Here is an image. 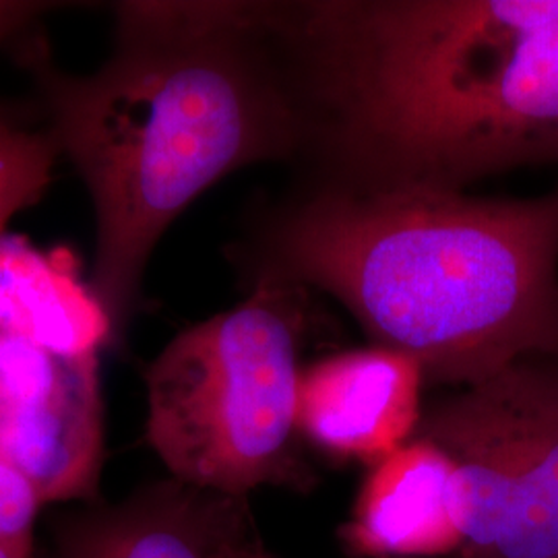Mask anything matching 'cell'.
Here are the masks:
<instances>
[{"label": "cell", "mask_w": 558, "mask_h": 558, "mask_svg": "<svg viewBox=\"0 0 558 558\" xmlns=\"http://www.w3.org/2000/svg\"><path fill=\"white\" fill-rule=\"evenodd\" d=\"M228 558H276L263 544L259 532H257V525H255V519H251L242 530H240L239 536L232 544V550H230V557Z\"/></svg>", "instance_id": "15"}, {"label": "cell", "mask_w": 558, "mask_h": 558, "mask_svg": "<svg viewBox=\"0 0 558 558\" xmlns=\"http://www.w3.org/2000/svg\"><path fill=\"white\" fill-rule=\"evenodd\" d=\"M271 2L112 4V46L94 73L57 66L44 32L13 50L36 83L46 133L94 207L89 290L110 348L141 306L158 242L216 182L288 158L302 140L269 32Z\"/></svg>", "instance_id": "1"}, {"label": "cell", "mask_w": 558, "mask_h": 558, "mask_svg": "<svg viewBox=\"0 0 558 558\" xmlns=\"http://www.w3.org/2000/svg\"><path fill=\"white\" fill-rule=\"evenodd\" d=\"M251 519L244 497L161 480L81 519L66 534L64 558H228Z\"/></svg>", "instance_id": "9"}, {"label": "cell", "mask_w": 558, "mask_h": 558, "mask_svg": "<svg viewBox=\"0 0 558 558\" xmlns=\"http://www.w3.org/2000/svg\"><path fill=\"white\" fill-rule=\"evenodd\" d=\"M0 331L62 352L110 348V327L66 248L41 253L17 234L0 239Z\"/></svg>", "instance_id": "10"}, {"label": "cell", "mask_w": 558, "mask_h": 558, "mask_svg": "<svg viewBox=\"0 0 558 558\" xmlns=\"http://www.w3.org/2000/svg\"><path fill=\"white\" fill-rule=\"evenodd\" d=\"M456 465V558L558 557V359H525L424 408Z\"/></svg>", "instance_id": "5"}, {"label": "cell", "mask_w": 558, "mask_h": 558, "mask_svg": "<svg viewBox=\"0 0 558 558\" xmlns=\"http://www.w3.org/2000/svg\"><path fill=\"white\" fill-rule=\"evenodd\" d=\"M260 271L327 292L435 383L558 359V189L482 199L331 184L269 226Z\"/></svg>", "instance_id": "3"}, {"label": "cell", "mask_w": 558, "mask_h": 558, "mask_svg": "<svg viewBox=\"0 0 558 558\" xmlns=\"http://www.w3.org/2000/svg\"><path fill=\"white\" fill-rule=\"evenodd\" d=\"M302 286L253 274L248 296L170 339L145 373V439L186 486L311 493L299 426Z\"/></svg>", "instance_id": "4"}, {"label": "cell", "mask_w": 558, "mask_h": 558, "mask_svg": "<svg viewBox=\"0 0 558 558\" xmlns=\"http://www.w3.org/2000/svg\"><path fill=\"white\" fill-rule=\"evenodd\" d=\"M319 137L359 189L558 163V0L274 2Z\"/></svg>", "instance_id": "2"}, {"label": "cell", "mask_w": 558, "mask_h": 558, "mask_svg": "<svg viewBox=\"0 0 558 558\" xmlns=\"http://www.w3.org/2000/svg\"><path fill=\"white\" fill-rule=\"evenodd\" d=\"M0 459L44 502L96 495L104 461L100 352H62L0 331Z\"/></svg>", "instance_id": "6"}, {"label": "cell", "mask_w": 558, "mask_h": 558, "mask_svg": "<svg viewBox=\"0 0 558 558\" xmlns=\"http://www.w3.org/2000/svg\"><path fill=\"white\" fill-rule=\"evenodd\" d=\"M453 476L449 456L414 437L371 468L350 519L339 527L341 546L356 558L458 557Z\"/></svg>", "instance_id": "8"}, {"label": "cell", "mask_w": 558, "mask_h": 558, "mask_svg": "<svg viewBox=\"0 0 558 558\" xmlns=\"http://www.w3.org/2000/svg\"><path fill=\"white\" fill-rule=\"evenodd\" d=\"M418 362L389 348L348 350L302 368V439L339 461L375 468L416 437L422 420Z\"/></svg>", "instance_id": "7"}, {"label": "cell", "mask_w": 558, "mask_h": 558, "mask_svg": "<svg viewBox=\"0 0 558 558\" xmlns=\"http://www.w3.org/2000/svg\"><path fill=\"white\" fill-rule=\"evenodd\" d=\"M59 158L57 145L41 131L29 147L0 161V239L17 214L40 203Z\"/></svg>", "instance_id": "11"}, {"label": "cell", "mask_w": 558, "mask_h": 558, "mask_svg": "<svg viewBox=\"0 0 558 558\" xmlns=\"http://www.w3.org/2000/svg\"><path fill=\"white\" fill-rule=\"evenodd\" d=\"M0 558H32L29 555H25V553H20V550H15V548H11V546H7V544H2L0 542Z\"/></svg>", "instance_id": "16"}, {"label": "cell", "mask_w": 558, "mask_h": 558, "mask_svg": "<svg viewBox=\"0 0 558 558\" xmlns=\"http://www.w3.org/2000/svg\"><path fill=\"white\" fill-rule=\"evenodd\" d=\"M60 2L0 0V50H15L21 41L40 32L41 20Z\"/></svg>", "instance_id": "13"}, {"label": "cell", "mask_w": 558, "mask_h": 558, "mask_svg": "<svg viewBox=\"0 0 558 558\" xmlns=\"http://www.w3.org/2000/svg\"><path fill=\"white\" fill-rule=\"evenodd\" d=\"M555 558H558V557H555Z\"/></svg>", "instance_id": "17"}, {"label": "cell", "mask_w": 558, "mask_h": 558, "mask_svg": "<svg viewBox=\"0 0 558 558\" xmlns=\"http://www.w3.org/2000/svg\"><path fill=\"white\" fill-rule=\"evenodd\" d=\"M44 129H29L15 114L0 108V161L13 158L38 140Z\"/></svg>", "instance_id": "14"}, {"label": "cell", "mask_w": 558, "mask_h": 558, "mask_svg": "<svg viewBox=\"0 0 558 558\" xmlns=\"http://www.w3.org/2000/svg\"><path fill=\"white\" fill-rule=\"evenodd\" d=\"M41 505L34 484L0 459V542L32 557Z\"/></svg>", "instance_id": "12"}]
</instances>
